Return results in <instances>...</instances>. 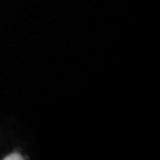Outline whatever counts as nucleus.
Instances as JSON below:
<instances>
[{"label":"nucleus","mask_w":160,"mask_h":160,"mask_svg":"<svg viewBox=\"0 0 160 160\" xmlns=\"http://www.w3.org/2000/svg\"><path fill=\"white\" fill-rule=\"evenodd\" d=\"M23 158L20 156L19 153H12V155H9V156L6 158V160H22Z\"/></svg>","instance_id":"obj_1"}]
</instances>
